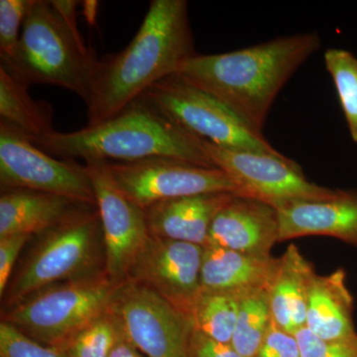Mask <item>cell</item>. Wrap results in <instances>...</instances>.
Masks as SVG:
<instances>
[{
  "label": "cell",
  "instance_id": "obj_17",
  "mask_svg": "<svg viewBox=\"0 0 357 357\" xmlns=\"http://www.w3.org/2000/svg\"><path fill=\"white\" fill-rule=\"evenodd\" d=\"M279 265V258L250 255L231 249L204 246L202 291L244 295L268 290Z\"/></svg>",
  "mask_w": 357,
  "mask_h": 357
},
{
  "label": "cell",
  "instance_id": "obj_23",
  "mask_svg": "<svg viewBox=\"0 0 357 357\" xmlns=\"http://www.w3.org/2000/svg\"><path fill=\"white\" fill-rule=\"evenodd\" d=\"M268 290L241 296L238 316L230 344L244 357H255L271 324Z\"/></svg>",
  "mask_w": 357,
  "mask_h": 357
},
{
  "label": "cell",
  "instance_id": "obj_29",
  "mask_svg": "<svg viewBox=\"0 0 357 357\" xmlns=\"http://www.w3.org/2000/svg\"><path fill=\"white\" fill-rule=\"evenodd\" d=\"M255 357H302L294 333L286 332L274 323L270 324Z\"/></svg>",
  "mask_w": 357,
  "mask_h": 357
},
{
  "label": "cell",
  "instance_id": "obj_20",
  "mask_svg": "<svg viewBox=\"0 0 357 357\" xmlns=\"http://www.w3.org/2000/svg\"><path fill=\"white\" fill-rule=\"evenodd\" d=\"M316 274L312 263L293 244L279 258L268 296L272 319L282 330L294 333L306 326L310 287Z\"/></svg>",
  "mask_w": 357,
  "mask_h": 357
},
{
  "label": "cell",
  "instance_id": "obj_26",
  "mask_svg": "<svg viewBox=\"0 0 357 357\" xmlns=\"http://www.w3.org/2000/svg\"><path fill=\"white\" fill-rule=\"evenodd\" d=\"M34 0H0V64L10 62Z\"/></svg>",
  "mask_w": 357,
  "mask_h": 357
},
{
  "label": "cell",
  "instance_id": "obj_1",
  "mask_svg": "<svg viewBox=\"0 0 357 357\" xmlns=\"http://www.w3.org/2000/svg\"><path fill=\"white\" fill-rule=\"evenodd\" d=\"M185 0H152L126 49L98 60L88 102V126L112 119L150 86L196 55Z\"/></svg>",
  "mask_w": 357,
  "mask_h": 357
},
{
  "label": "cell",
  "instance_id": "obj_28",
  "mask_svg": "<svg viewBox=\"0 0 357 357\" xmlns=\"http://www.w3.org/2000/svg\"><path fill=\"white\" fill-rule=\"evenodd\" d=\"M302 357H357V337L328 340L317 337L304 326L294 333Z\"/></svg>",
  "mask_w": 357,
  "mask_h": 357
},
{
  "label": "cell",
  "instance_id": "obj_33",
  "mask_svg": "<svg viewBox=\"0 0 357 357\" xmlns=\"http://www.w3.org/2000/svg\"><path fill=\"white\" fill-rule=\"evenodd\" d=\"M98 2L96 1H84V14L89 21V23L93 22L96 18V8H98Z\"/></svg>",
  "mask_w": 357,
  "mask_h": 357
},
{
  "label": "cell",
  "instance_id": "obj_32",
  "mask_svg": "<svg viewBox=\"0 0 357 357\" xmlns=\"http://www.w3.org/2000/svg\"><path fill=\"white\" fill-rule=\"evenodd\" d=\"M122 330V328H121ZM109 357H146L128 340L121 331V335L115 344Z\"/></svg>",
  "mask_w": 357,
  "mask_h": 357
},
{
  "label": "cell",
  "instance_id": "obj_12",
  "mask_svg": "<svg viewBox=\"0 0 357 357\" xmlns=\"http://www.w3.org/2000/svg\"><path fill=\"white\" fill-rule=\"evenodd\" d=\"M86 166L102 222L105 271L110 280L121 285L130 278L134 265L150 237L145 211L117 187L107 161L89 160Z\"/></svg>",
  "mask_w": 357,
  "mask_h": 357
},
{
  "label": "cell",
  "instance_id": "obj_4",
  "mask_svg": "<svg viewBox=\"0 0 357 357\" xmlns=\"http://www.w3.org/2000/svg\"><path fill=\"white\" fill-rule=\"evenodd\" d=\"M98 60L84 44L77 22L49 0H34L13 58L0 67L23 83L68 89L88 102Z\"/></svg>",
  "mask_w": 357,
  "mask_h": 357
},
{
  "label": "cell",
  "instance_id": "obj_16",
  "mask_svg": "<svg viewBox=\"0 0 357 357\" xmlns=\"http://www.w3.org/2000/svg\"><path fill=\"white\" fill-rule=\"evenodd\" d=\"M236 192H208L167 199L145 211L149 234L204 246L211 222Z\"/></svg>",
  "mask_w": 357,
  "mask_h": 357
},
{
  "label": "cell",
  "instance_id": "obj_9",
  "mask_svg": "<svg viewBox=\"0 0 357 357\" xmlns=\"http://www.w3.org/2000/svg\"><path fill=\"white\" fill-rule=\"evenodd\" d=\"M203 141L213 163L234 180L243 196L259 199L275 208L294 202L330 199L338 191L310 182L299 164L285 155L229 149Z\"/></svg>",
  "mask_w": 357,
  "mask_h": 357
},
{
  "label": "cell",
  "instance_id": "obj_24",
  "mask_svg": "<svg viewBox=\"0 0 357 357\" xmlns=\"http://www.w3.org/2000/svg\"><path fill=\"white\" fill-rule=\"evenodd\" d=\"M324 59L337 89L349 132L357 143V58L344 49L331 48Z\"/></svg>",
  "mask_w": 357,
  "mask_h": 357
},
{
  "label": "cell",
  "instance_id": "obj_7",
  "mask_svg": "<svg viewBox=\"0 0 357 357\" xmlns=\"http://www.w3.org/2000/svg\"><path fill=\"white\" fill-rule=\"evenodd\" d=\"M140 98L190 133L218 146L281 155L229 105L178 73L157 82Z\"/></svg>",
  "mask_w": 357,
  "mask_h": 357
},
{
  "label": "cell",
  "instance_id": "obj_30",
  "mask_svg": "<svg viewBox=\"0 0 357 357\" xmlns=\"http://www.w3.org/2000/svg\"><path fill=\"white\" fill-rule=\"evenodd\" d=\"M32 236L14 234L0 237V295L3 298L21 250Z\"/></svg>",
  "mask_w": 357,
  "mask_h": 357
},
{
  "label": "cell",
  "instance_id": "obj_2",
  "mask_svg": "<svg viewBox=\"0 0 357 357\" xmlns=\"http://www.w3.org/2000/svg\"><path fill=\"white\" fill-rule=\"evenodd\" d=\"M319 47L317 32L288 35L241 50L196 54L183 63L178 74L229 105L262 133L277 96Z\"/></svg>",
  "mask_w": 357,
  "mask_h": 357
},
{
  "label": "cell",
  "instance_id": "obj_19",
  "mask_svg": "<svg viewBox=\"0 0 357 357\" xmlns=\"http://www.w3.org/2000/svg\"><path fill=\"white\" fill-rule=\"evenodd\" d=\"M354 311V297L344 269L314 275L307 307L306 328L310 332L328 340L356 337Z\"/></svg>",
  "mask_w": 357,
  "mask_h": 357
},
{
  "label": "cell",
  "instance_id": "obj_5",
  "mask_svg": "<svg viewBox=\"0 0 357 357\" xmlns=\"http://www.w3.org/2000/svg\"><path fill=\"white\" fill-rule=\"evenodd\" d=\"M102 222L98 206H84L40 236L22 267L7 287L13 307L28 296L59 282L105 272Z\"/></svg>",
  "mask_w": 357,
  "mask_h": 357
},
{
  "label": "cell",
  "instance_id": "obj_18",
  "mask_svg": "<svg viewBox=\"0 0 357 357\" xmlns=\"http://www.w3.org/2000/svg\"><path fill=\"white\" fill-rule=\"evenodd\" d=\"M89 204L48 192L13 189L0 196V237L41 236L79 208Z\"/></svg>",
  "mask_w": 357,
  "mask_h": 357
},
{
  "label": "cell",
  "instance_id": "obj_6",
  "mask_svg": "<svg viewBox=\"0 0 357 357\" xmlns=\"http://www.w3.org/2000/svg\"><path fill=\"white\" fill-rule=\"evenodd\" d=\"M119 286L105 271L55 284L10 307L2 321L39 344L61 347L109 309Z\"/></svg>",
  "mask_w": 357,
  "mask_h": 357
},
{
  "label": "cell",
  "instance_id": "obj_14",
  "mask_svg": "<svg viewBox=\"0 0 357 357\" xmlns=\"http://www.w3.org/2000/svg\"><path fill=\"white\" fill-rule=\"evenodd\" d=\"M277 243L279 217L276 208L259 199L236 194L211 222L206 245L271 255L270 251Z\"/></svg>",
  "mask_w": 357,
  "mask_h": 357
},
{
  "label": "cell",
  "instance_id": "obj_10",
  "mask_svg": "<svg viewBox=\"0 0 357 357\" xmlns=\"http://www.w3.org/2000/svg\"><path fill=\"white\" fill-rule=\"evenodd\" d=\"M110 175L132 203L143 210L159 202L208 192L241 194L238 185L218 168H208L168 157L114 162Z\"/></svg>",
  "mask_w": 357,
  "mask_h": 357
},
{
  "label": "cell",
  "instance_id": "obj_21",
  "mask_svg": "<svg viewBox=\"0 0 357 357\" xmlns=\"http://www.w3.org/2000/svg\"><path fill=\"white\" fill-rule=\"evenodd\" d=\"M28 89V84L0 67V121L13 126L33 143L55 129L50 103L33 100Z\"/></svg>",
  "mask_w": 357,
  "mask_h": 357
},
{
  "label": "cell",
  "instance_id": "obj_13",
  "mask_svg": "<svg viewBox=\"0 0 357 357\" xmlns=\"http://www.w3.org/2000/svg\"><path fill=\"white\" fill-rule=\"evenodd\" d=\"M204 246L150 236L128 281L152 289L192 321L201 294Z\"/></svg>",
  "mask_w": 357,
  "mask_h": 357
},
{
  "label": "cell",
  "instance_id": "obj_11",
  "mask_svg": "<svg viewBox=\"0 0 357 357\" xmlns=\"http://www.w3.org/2000/svg\"><path fill=\"white\" fill-rule=\"evenodd\" d=\"M110 309L124 335L146 357H189L192 323L143 284L117 288Z\"/></svg>",
  "mask_w": 357,
  "mask_h": 357
},
{
  "label": "cell",
  "instance_id": "obj_27",
  "mask_svg": "<svg viewBox=\"0 0 357 357\" xmlns=\"http://www.w3.org/2000/svg\"><path fill=\"white\" fill-rule=\"evenodd\" d=\"M0 357H69L62 347H47L35 342L10 325L0 324Z\"/></svg>",
  "mask_w": 357,
  "mask_h": 357
},
{
  "label": "cell",
  "instance_id": "obj_31",
  "mask_svg": "<svg viewBox=\"0 0 357 357\" xmlns=\"http://www.w3.org/2000/svg\"><path fill=\"white\" fill-rule=\"evenodd\" d=\"M189 357H244L230 344L218 342L192 328Z\"/></svg>",
  "mask_w": 357,
  "mask_h": 357
},
{
  "label": "cell",
  "instance_id": "obj_15",
  "mask_svg": "<svg viewBox=\"0 0 357 357\" xmlns=\"http://www.w3.org/2000/svg\"><path fill=\"white\" fill-rule=\"evenodd\" d=\"M279 243L298 237H335L357 248V191L340 190L321 201H300L276 208Z\"/></svg>",
  "mask_w": 357,
  "mask_h": 357
},
{
  "label": "cell",
  "instance_id": "obj_25",
  "mask_svg": "<svg viewBox=\"0 0 357 357\" xmlns=\"http://www.w3.org/2000/svg\"><path fill=\"white\" fill-rule=\"evenodd\" d=\"M121 331L109 307L61 347L69 357H109Z\"/></svg>",
  "mask_w": 357,
  "mask_h": 357
},
{
  "label": "cell",
  "instance_id": "obj_3",
  "mask_svg": "<svg viewBox=\"0 0 357 357\" xmlns=\"http://www.w3.org/2000/svg\"><path fill=\"white\" fill-rule=\"evenodd\" d=\"M33 144L61 159L134 162L168 157L217 168L204 149L203 139L142 98L102 123L86 126L74 132L55 130Z\"/></svg>",
  "mask_w": 357,
  "mask_h": 357
},
{
  "label": "cell",
  "instance_id": "obj_22",
  "mask_svg": "<svg viewBox=\"0 0 357 357\" xmlns=\"http://www.w3.org/2000/svg\"><path fill=\"white\" fill-rule=\"evenodd\" d=\"M241 295L230 292L201 291L194 312L192 328L218 342L230 344Z\"/></svg>",
  "mask_w": 357,
  "mask_h": 357
},
{
  "label": "cell",
  "instance_id": "obj_8",
  "mask_svg": "<svg viewBox=\"0 0 357 357\" xmlns=\"http://www.w3.org/2000/svg\"><path fill=\"white\" fill-rule=\"evenodd\" d=\"M0 187L1 191L33 190L96 206L88 167L73 159L54 158L3 121H0Z\"/></svg>",
  "mask_w": 357,
  "mask_h": 357
}]
</instances>
